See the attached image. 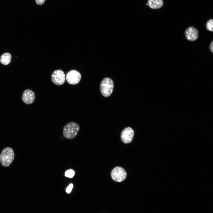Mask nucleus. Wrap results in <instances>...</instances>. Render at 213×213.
Wrapping results in <instances>:
<instances>
[{"label":"nucleus","instance_id":"1","mask_svg":"<svg viewBox=\"0 0 213 213\" xmlns=\"http://www.w3.org/2000/svg\"><path fill=\"white\" fill-rule=\"evenodd\" d=\"M14 157V154L13 149L9 147L4 149L0 154V162L3 166H9L13 162Z\"/></svg>","mask_w":213,"mask_h":213},{"label":"nucleus","instance_id":"2","mask_svg":"<svg viewBox=\"0 0 213 213\" xmlns=\"http://www.w3.org/2000/svg\"><path fill=\"white\" fill-rule=\"evenodd\" d=\"M80 130V127L77 123L70 122L64 127L63 133L64 137L68 139H72L76 136Z\"/></svg>","mask_w":213,"mask_h":213},{"label":"nucleus","instance_id":"3","mask_svg":"<svg viewBox=\"0 0 213 213\" xmlns=\"http://www.w3.org/2000/svg\"><path fill=\"white\" fill-rule=\"evenodd\" d=\"M114 88V83L112 80L109 78L104 79L101 82L100 89L102 95L107 97L110 96Z\"/></svg>","mask_w":213,"mask_h":213},{"label":"nucleus","instance_id":"4","mask_svg":"<svg viewBox=\"0 0 213 213\" xmlns=\"http://www.w3.org/2000/svg\"><path fill=\"white\" fill-rule=\"evenodd\" d=\"M112 179L116 182H121L124 180L127 176V173L122 168L117 167L114 168L111 173Z\"/></svg>","mask_w":213,"mask_h":213},{"label":"nucleus","instance_id":"5","mask_svg":"<svg viewBox=\"0 0 213 213\" xmlns=\"http://www.w3.org/2000/svg\"><path fill=\"white\" fill-rule=\"evenodd\" d=\"M51 78L53 82L57 85H61L65 81V74L63 71L60 70L54 71L51 75Z\"/></svg>","mask_w":213,"mask_h":213},{"label":"nucleus","instance_id":"6","mask_svg":"<svg viewBox=\"0 0 213 213\" xmlns=\"http://www.w3.org/2000/svg\"><path fill=\"white\" fill-rule=\"evenodd\" d=\"M81 78L80 73L76 70H72L69 72L66 76V79L68 83L75 85L78 83Z\"/></svg>","mask_w":213,"mask_h":213},{"label":"nucleus","instance_id":"7","mask_svg":"<svg viewBox=\"0 0 213 213\" xmlns=\"http://www.w3.org/2000/svg\"><path fill=\"white\" fill-rule=\"evenodd\" d=\"M134 136L133 130L130 127H127L125 128L122 132L121 138L123 143L127 144L132 141Z\"/></svg>","mask_w":213,"mask_h":213},{"label":"nucleus","instance_id":"8","mask_svg":"<svg viewBox=\"0 0 213 213\" xmlns=\"http://www.w3.org/2000/svg\"><path fill=\"white\" fill-rule=\"evenodd\" d=\"M199 33L197 29L193 26L187 28L185 32V36L187 40L193 41L196 40L199 37Z\"/></svg>","mask_w":213,"mask_h":213},{"label":"nucleus","instance_id":"9","mask_svg":"<svg viewBox=\"0 0 213 213\" xmlns=\"http://www.w3.org/2000/svg\"><path fill=\"white\" fill-rule=\"evenodd\" d=\"M35 99L34 92L32 90L27 89L25 90L22 95V99L24 102L27 104H32Z\"/></svg>","mask_w":213,"mask_h":213},{"label":"nucleus","instance_id":"10","mask_svg":"<svg viewBox=\"0 0 213 213\" xmlns=\"http://www.w3.org/2000/svg\"><path fill=\"white\" fill-rule=\"evenodd\" d=\"M147 4L150 8L153 9L162 7L164 4L163 0H148Z\"/></svg>","mask_w":213,"mask_h":213},{"label":"nucleus","instance_id":"11","mask_svg":"<svg viewBox=\"0 0 213 213\" xmlns=\"http://www.w3.org/2000/svg\"><path fill=\"white\" fill-rule=\"evenodd\" d=\"M12 60V56L9 53H5L2 54L0 57V62L4 65L9 64Z\"/></svg>","mask_w":213,"mask_h":213},{"label":"nucleus","instance_id":"12","mask_svg":"<svg viewBox=\"0 0 213 213\" xmlns=\"http://www.w3.org/2000/svg\"><path fill=\"white\" fill-rule=\"evenodd\" d=\"M206 28L209 31L212 32L213 31V20L211 19L207 22L206 24Z\"/></svg>","mask_w":213,"mask_h":213},{"label":"nucleus","instance_id":"13","mask_svg":"<svg viewBox=\"0 0 213 213\" xmlns=\"http://www.w3.org/2000/svg\"><path fill=\"white\" fill-rule=\"evenodd\" d=\"M75 175V172L72 170H69L66 171L65 175V176L69 178H72Z\"/></svg>","mask_w":213,"mask_h":213},{"label":"nucleus","instance_id":"14","mask_svg":"<svg viewBox=\"0 0 213 213\" xmlns=\"http://www.w3.org/2000/svg\"><path fill=\"white\" fill-rule=\"evenodd\" d=\"M73 187V185L72 184H70L67 188L66 189V191L67 193H69L71 192Z\"/></svg>","mask_w":213,"mask_h":213},{"label":"nucleus","instance_id":"15","mask_svg":"<svg viewBox=\"0 0 213 213\" xmlns=\"http://www.w3.org/2000/svg\"><path fill=\"white\" fill-rule=\"evenodd\" d=\"M45 0H36V3L38 5H42L44 2Z\"/></svg>","mask_w":213,"mask_h":213},{"label":"nucleus","instance_id":"16","mask_svg":"<svg viewBox=\"0 0 213 213\" xmlns=\"http://www.w3.org/2000/svg\"><path fill=\"white\" fill-rule=\"evenodd\" d=\"M209 49L213 53V41H212V42L210 43V45H209Z\"/></svg>","mask_w":213,"mask_h":213}]
</instances>
